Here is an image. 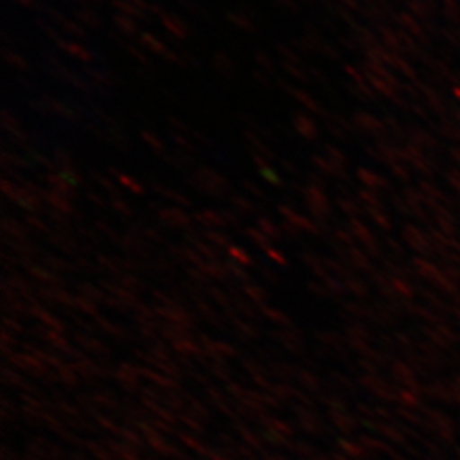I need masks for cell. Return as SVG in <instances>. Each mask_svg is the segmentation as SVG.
<instances>
[{
	"label": "cell",
	"mask_w": 460,
	"mask_h": 460,
	"mask_svg": "<svg viewBox=\"0 0 460 460\" xmlns=\"http://www.w3.org/2000/svg\"><path fill=\"white\" fill-rule=\"evenodd\" d=\"M230 19H232V21H234V22H237V24H241V26H243V28H249V30H251V28H252V26H251V24H249V22H247V19H237V16H230Z\"/></svg>",
	"instance_id": "obj_8"
},
{
	"label": "cell",
	"mask_w": 460,
	"mask_h": 460,
	"mask_svg": "<svg viewBox=\"0 0 460 460\" xmlns=\"http://www.w3.org/2000/svg\"><path fill=\"white\" fill-rule=\"evenodd\" d=\"M163 24H164L165 28L171 31L172 34H176V36H180V38H184V36H188V30H186V26L182 24L180 19H176V17L172 16H163Z\"/></svg>",
	"instance_id": "obj_1"
},
{
	"label": "cell",
	"mask_w": 460,
	"mask_h": 460,
	"mask_svg": "<svg viewBox=\"0 0 460 460\" xmlns=\"http://www.w3.org/2000/svg\"><path fill=\"white\" fill-rule=\"evenodd\" d=\"M296 130L302 133L305 138H314V135H315V128H314L313 121H311L307 116H296Z\"/></svg>",
	"instance_id": "obj_2"
},
{
	"label": "cell",
	"mask_w": 460,
	"mask_h": 460,
	"mask_svg": "<svg viewBox=\"0 0 460 460\" xmlns=\"http://www.w3.org/2000/svg\"><path fill=\"white\" fill-rule=\"evenodd\" d=\"M294 96H296V98L298 99L304 106H307L309 110H315V108H317L313 99L309 98L305 93H302V91H294Z\"/></svg>",
	"instance_id": "obj_6"
},
{
	"label": "cell",
	"mask_w": 460,
	"mask_h": 460,
	"mask_svg": "<svg viewBox=\"0 0 460 460\" xmlns=\"http://www.w3.org/2000/svg\"><path fill=\"white\" fill-rule=\"evenodd\" d=\"M66 51H70L72 55H77V57H81L84 60H89L91 58V53L87 51V49H84L83 47H77V45H68V43H64L62 45Z\"/></svg>",
	"instance_id": "obj_5"
},
{
	"label": "cell",
	"mask_w": 460,
	"mask_h": 460,
	"mask_svg": "<svg viewBox=\"0 0 460 460\" xmlns=\"http://www.w3.org/2000/svg\"><path fill=\"white\" fill-rule=\"evenodd\" d=\"M142 41H144V45H146L147 49H152V51H155V53H165L164 45H161L154 36L144 34V36H142Z\"/></svg>",
	"instance_id": "obj_3"
},
{
	"label": "cell",
	"mask_w": 460,
	"mask_h": 460,
	"mask_svg": "<svg viewBox=\"0 0 460 460\" xmlns=\"http://www.w3.org/2000/svg\"><path fill=\"white\" fill-rule=\"evenodd\" d=\"M144 138H147L148 144H152L154 147L155 148H161L163 146H161V142H157V138L154 137V135H148V133H144Z\"/></svg>",
	"instance_id": "obj_7"
},
{
	"label": "cell",
	"mask_w": 460,
	"mask_h": 460,
	"mask_svg": "<svg viewBox=\"0 0 460 460\" xmlns=\"http://www.w3.org/2000/svg\"><path fill=\"white\" fill-rule=\"evenodd\" d=\"M116 24L121 28V30H125V33H133L135 31V22H133L130 17L127 16H118L116 17Z\"/></svg>",
	"instance_id": "obj_4"
},
{
	"label": "cell",
	"mask_w": 460,
	"mask_h": 460,
	"mask_svg": "<svg viewBox=\"0 0 460 460\" xmlns=\"http://www.w3.org/2000/svg\"><path fill=\"white\" fill-rule=\"evenodd\" d=\"M21 2H24V5H30V4H31V0H21Z\"/></svg>",
	"instance_id": "obj_9"
}]
</instances>
